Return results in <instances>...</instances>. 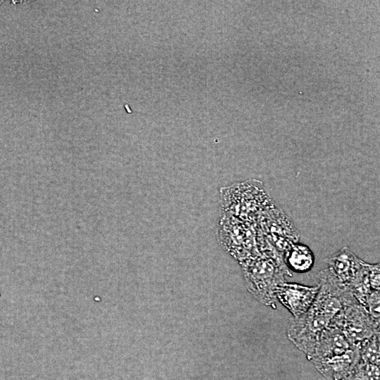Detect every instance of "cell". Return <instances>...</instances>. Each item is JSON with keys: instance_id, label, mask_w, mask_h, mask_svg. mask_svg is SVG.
Instances as JSON below:
<instances>
[{"instance_id": "e0dca14e", "label": "cell", "mask_w": 380, "mask_h": 380, "mask_svg": "<svg viewBox=\"0 0 380 380\" xmlns=\"http://www.w3.org/2000/svg\"><path fill=\"white\" fill-rule=\"evenodd\" d=\"M1 1H0V3H1Z\"/></svg>"}, {"instance_id": "2e32d148", "label": "cell", "mask_w": 380, "mask_h": 380, "mask_svg": "<svg viewBox=\"0 0 380 380\" xmlns=\"http://www.w3.org/2000/svg\"><path fill=\"white\" fill-rule=\"evenodd\" d=\"M0 296H1V293H0Z\"/></svg>"}, {"instance_id": "9c48e42d", "label": "cell", "mask_w": 380, "mask_h": 380, "mask_svg": "<svg viewBox=\"0 0 380 380\" xmlns=\"http://www.w3.org/2000/svg\"><path fill=\"white\" fill-rule=\"evenodd\" d=\"M360 360L358 346H354L339 355L313 364L328 380H345Z\"/></svg>"}, {"instance_id": "277c9868", "label": "cell", "mask_w": 380, "mask_h": 380, "mask_svg": "<svg viewBox=\"0 0 380 380\" xmlns=\"http://www.w3.org/2000/svg\"><path fill=\"white\" fill-rule=\"evenodd\" d=\"M341 312L332 319L331 324L338 327L352 346L375 334H379V322L375 320L350 293L343 299Z\"/></svg>"}, {"instance_id": "6da1fadb", "label": "cell", "mask_w": 380, "mask_h": 380, "mask_svg": "<svg viewBox=\"0 0 380 380\" xmlns=\"http://www.w3.org/2000/svg\"><path fill=\"white\" fill-rule=\"evenodd\" d=\"M248 291L262 304L276 308V289L291 277L284 258L260 254L240 262Z\"/></svg>"}, {"instance_id": "9a60e30c", "label": "cell", "mask_w": 380, "mask_h": 380, "mask_svg": "<svg viewBox=\"0 0 380 380\" xmlns=\"http://www.w3.org/2000/svg\"><path fill=\"white\" fill-rule=\"evenodd\" d=\"M368 277L372 289L379 291V263H368Z\"/></svg>"}, {"instance_id": "52a82bcc", "label": "cell", "mask_w": 380, "mask_h": 380, "mask_svg": "<svg viewBox=\"0 0 380 380\" xmlns=\"http://www.w3.org/2000/svg\"><path fill=\"white\" fill-rule=\"evenodd\" d=\"M319 286L284 282L276 289L277 300L292 315L298 317L308 310L314 302Z\"/></svg>"}, {"instance_id": "3957f363", "label": "cell", "mask_w": 380, "mask_h": 380, "mask_svg": "<svg viewBox=\"0 0 380 380\" xmlns=\"http://www.w3.org/2000/svg\"><path fill=\"white\" fill-rule=\"evenodd\" d=\"M217 234L222 248L239 263L260 255L254 224L222 213Z\"/></svg>"}, {"instance_id": "5bb4252c", "label": "cell", "mask_w": 380, "mask_h": 380, "mask_svg": "<svg viewBox=\"0 0 380 380\" xmlns=\"http://www.w3.org/2000/svg\"><path fill=\"white\" fill-rule=\"evenodd\" d=\"M365 309L376 321H379V291H372L368 296Z\"/></svg>"}, {"instance_id": "7a4b0ae2", "label": "cell", "mask_w": 380, "mask_h": 380, "mask_svg": "<svg viewBox=\"0 0 380 380\" xmlns=\"http://www.w3.org/2000/svg\"><path fill=\"white\" fill-rule=\"evenodd\" d=\"M223 213L255 224L260 215L272 206L262 182L250 179L220 189Z\"/></svg>"}, {"instance_id": "8fae6325", "label": "cell", "mask_w": 380, "mask_h": 380, "mask_svg": "<svg viewBox=\"0 0 380 380\" xmlns=\"http://www.w3.org/2000/svg\"><path fill=\"white\" fill-rule=\"evenodd\" d=\"M315 260V255L311 249L298 242L293 243L284 255V261L287 268L299 274L311 270Z\"/></svg>"}, {"instance_id": "4fadbf2b", "label": "cell", "mask_w": 380, "mask_h": 380, "mask_svg": "<svg viewBox=\"0 0 380 380\" xmlns=\"http://www.w3.org/2000/svg\"><path fill=\"white\" fill-rule=\"evenodd\" d=\"M345 380H379V366L360 360Z\"/></svg>"}, {"instance_id": "ba28073f", "label": "cell", "mask_w": 380, "mask_h": 380, "mask_svg": "<svg viewBox=\"0 0 380 380\" xmlns=\"http://www.w3.org/2000/svg\"><path fill=\"white\" fill-rule=\"evenodd\" d=\"M353 347L354 346L350 344L343 331L330 324L322 331L309 360L313 363L327 360L339 355Z\"/></svg>"}, {"instance_id": "5b68a950", "label": "cell", "mask_w": 380, "mask_h": 380, "mask_svg": "<svg viewBox=\"0 0 380 380\" xmlns=\"http://www.w3.org/2000/svg\"><path fill=\"white\" fill-rule=\"evenodd\" d=\"M332 319L310 307L303 315L289 318L286 334L288 338L308 359L311 357L318 338Z\"/></svg>"}, {"instance_id": "7c38bea8", "label": "cell", "mask_w": 380, "mask_h": 380, "mask_svg": "<svg viewBox=\"0 0 380 380\" xmlns=\"http://www.w3.org/2000/svg\"><path fill=\"white\" fill-rule=\"evenodd\" d=\"M360 360L379 366V334H375L358 346Z\"/></svg>"}, {"instance_id": "30bf717a", "label": "cell", "mask_w": 380, "mask_h": 380, "mask_svg": "<svg viewBox=\"0 0 380 380\" xmlns=\"http://www.w3.org/2000/svg\"><path fill=\"white\" fill-rule=\"evenodd\" d=\"M327 261L328 269L348 287L360 274L365 264L347 247H343L327 258Z\"/></svg>"}, {"instance_id": "8992f818", "label": "cell", "mask_w": 380, "mask_h": 380, "mask_svg": "<svg viewBox=\"0 0 380 380\" xmlns=\"http://www.w3.org/2000/svg\"><path fill=\"white\" fill-rule=\"evenodd\" d=\"M255 226L283 256L299 239V234L289 217L281 210L272 205L260 215Z\"/></svg>"}]
</instances>
